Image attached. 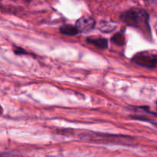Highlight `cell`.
<instances>
[{"label": "cell", "mask_w": 157, "mask_h": 157, "mask_svg": "<svg viewBox=\"0 0 157 157\" xmlns=\"http://www.w3.org/2000/svg\"><path fill=\"white\" fill-rule=\"evenodd\" d=\"M121 19L127 25L136 28L144 34L150 35L149 15L144 9H134L125 11L121 15Z\"/></svg>", "instance_id": "1"}, {"label": "cell", "mask_w": 157, "mask_h": 157, "mask_svg": "<svg viewBox=\"0 0 157 157\" xmlns=\"http://www.w3.org/2000/svg\"><path fill=\"white\" fill-rule=\"evenodd\" d=\"M132 61L142 67L153 68L157 65V55L149 52H141L133 57Z\"/></svg>", "instance_id": "2"}, {"label": "cell", "mask_w": 157, "mask_h": 157, "mask_svg": "<svg viewBox=\"0 0 157 157\" xmlns=\"http://www.w3.org/2000/svg\"><path fill=\"white\" fill-rule=\"evenodd\" d=\"M96 21L90 16H82L76 21L75 26L80 33H88L94 29Z\"/></svg>", "instance_id": "3"}, {"label": "cell", "mask_w": 157, "mask_h": 157, "mask_svg": "<svg viewBox=\"0 0 157 157\" xmlns=\"http://www.w3.org/2000/svg\"><path fill=\"white\" fill-rule=\"evenodd\" d=\"M87 42L102 49L108 47V41L104 38H87Z\"/></svg>", "instance_id": "4"}, {"label": "cell", "mask_w": 157, "mask_h": 157, "mask_svg": "<svg viewBox=\"0 0 157 157\" xmlns=\"http://www.w3.org/2000/svg\"><path fill=\"white\" fill-rule=\"evenodd\" d=\"M60 32L61 34L65 35H76L77 34L79 33V31L78 30L76 26L68 24L63 25L60 28Z\"/></svg>", "instance_id": "5"}, {"label": "cell", "mask_w": 157, "mask_h": 157, "mask_svg": "<svg viewBox=\"0 0 157 157\" xmlns=\"http://www.w3.org/2000/svg\"><path fill=\"white\" fill-rule=\"evenodd\" d=\"M115 28L116 25L113 22H108V21H102L99 25L100 30L104 32H113Z\"/></svg>", "instance_id": "6"}, {"label": "cell", "mask_w": 157, "mask_h": 157, "mask_svg": "<svg viewBox=\"0 0 157 157\" xmlns=\"http://www.w3.org/2000/svg\"><path fill=\"white\" fill-rule=\"evenodd\" d=\"M111 41L117 45L122 46L125 44V36L123 32H118L112 37Z\"/></svg>", "instance_id": "7"}, {"label": "cell", "mask_w": 157, "mask_h": 157, "mask_svg": "<svg viewBox=\"0 0 157 157\" xmlns=\"http://www.w3.org/2000/svg\"><path fill=\"white\" fill-rule=\"evenodd\" d=\"M14 53H15V55H28L29 52H27L25 49L21 48L20 47H15V48H14Z\"/></svg>", "instance_id": "8"}, {"label": "cell", "mask_w": 157, "mask_h": 157, "mask_svg": "<svg viewBox=\"0 0 157 157\" xmlns=\"http://www.w3.org/2000/svg\"><path fill=\"white\" fill-rule=\"evenodd\" d=\"M144 1L151 3V4H157V0H144Z\"/></svg>", "instance_id": "9"}, {"label": "cell", "mask_w": 157, "mask_h": 157, "mask_svg": "<svg viewBox=\"0 0 157 157\" xmlns=\"http://www.w3.org/2000/svg\"><path fill=\"white\" fill-rule=\"evenodd\" d=\"M2 112H3V109H2V107H1V105H0V115L2 113Z\"/></svg>", "instance_id": "10"}]
</instances>
